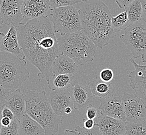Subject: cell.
Masks as SVG:
<instances>
[{
    "mask_svg": "<svg viewBox=\"0 0 146 135\" xmlns=\"http://www.w3.org/2000/svg\"><path fill=\"white\" fill-rule=\"evenodd\" d=\"M5 106H3L2 105H1V103H0V120L2 118V110H3V108L5 107Z\"/></svg>",
    "mask_w": 146,
    "mask_h": 135,
    "instance_id": "cell-37",
    "label": "cell"
},
{
    "mask_svg": "<svg viewBox=\"0 0 146 135\" xmlns=\"http://www.w3.org/2000/svg\"><path fill=\"white\" fill-rule=\"evenodd\" d=\"M126 135V134H124V135Z\"/></svg>",
    "mask_w": 146,
    "mask_h": 135,
    "instance_id": "cell-42",
    "label": "cell"
},
{
    "mask_svg": "<svg viewBox=\"0 0 146 135\" xmlns=\"http://www.w3.org/2000/svg\"><path fill=\"white\" fill-rule=\"evenodd\" d=\"M122 96H113L105 98H100V114L108 116L126 122V117L122 102Z\"/></svg>",
    "mask_w": 146,
    "mask_h": 135,
    "instance_id": "cell-12",
    "label": "cell"
},
{
    "mask_svg": "<svg viewBox=\"0 0 146 135\" xmlns=\"http://www.w3.org/2000/svg\"><path fill=\"white\" fill-rule=\"evenodd\" d=\"M2 1V0H0V6H1V4ZM3 24V21L2 20V18H1V15H0V26H1Z\"/></svg>",
    "mask_w": 146,
    "mask_h": 135,
    "instance_id": "cell-40",
    "label": "cell"
},
{
    "mask_svg": "<svg viewBox=\"0 0 146 135\" xmlns=\"http://www.w3.org/2000/svg\"><path fill=\"white\" fill-rule=\"evenodd\" d=\"M100 114L99 109H97L93 105L88 107L86 109V118L88 119L95 120Z\"/></svg>",
    "mask_w": 146,
    "mask_h": 135,
    "instance_id": "cell-29",
    "label": "cell"
},
{
    "mask_svg": "<svg viewBox=\"0 0 146 135\" xmlns=\"http://www.w3.org/2000/svg\"><path fill=\"white\" fill-rule=\"evenodd\" d=\"M1 127H2V124L1 123V120H0V132H1Z\"/></svg>",
    "mask_w": 146,
    "mask_h": 135,
    "instance_id": "cell-41",
    "label": "cell"
},
{
    "mask_svg": "<svg viewBox=\"0 0 146 135\" xmlns=\"http://www.w3.org/2000/svg\"><path fill=\"white\" fill-rule=\"evenodd\" d=\"M83 122L84 123V127L88 129L93 128L96 124V122L94 120L88 119V118L83 119Z\"/></svg>",
    "mask_w": 146,
    "mask_h": 135,
    "instance_id": "cell-32",
    "label": "cell"
},
{
    "mask_svg": "<svg viewBox=\"0 0 146 135\" xmlns=\"http://www.w3.org/2000/svg\"><path fill=\"white\" fill-rule=\"evenodd\" d=\"M19 43L26 59L36 68L38 76H54L53 65L62 54L52 22L51 15L27 21L17 27Z\"/></svg>",
    "mask_w": 146,
    "mask_h": 135,
    "instance_id": "cell-1",
    "label": "cell"
},
{
    "mask_svg": "<svg viewBox=\"0 0 146 135\" xmlns=\"http://www.w3.org/2000/svg\"><path fill=\"white\" fill-rule=\"evenodd\" d=\"M127 13L130 24L140 23L142 19L143 8L141 0H134L126 7L125 9Z\"/></svg>",
    "mask_w": 146,
    "mask_h": 135,
    "instance_id": "cell-22",
    "label": "cell"
},
{
    "mask_svg": "<svg viewBox=\"0 0 146 135\" xmlns=\"http://www.w3.org/2000/svg\"><path fill=\"white\" fill-rule=\"evenodd\" d=\"M130 62L134 66L135 70L129 73L130 86L139 98L146 95V65H138L133 58Z\"/></svg>",
    "mask_w": 146,
    "mask_h": 135,
    "instance_id": "cell-14",
    "label": "cell"
},
{
    "mask_svg": "<svg viewBox=\"0 0 146 135\" xmlns=\"http://www.w3.org/2000/svg\"><path fill=\"white\" fill-rule=\"evenodd\" d=\"M23 0H2L0 6V15L3 24L21 26L25 20L22 13Z\"/></svg>",
    "mask_w": 146,
    "mask_h": 135,
    "instance_id": "cell-9",
    "label": "cell"
},
{
    "mask_svg": "<svg viewBox=\"0 0 146 135\" xmlns=\"http://www.w3.org/2000/svg\"><path fill=\"white\" fill-rule=\"evenodd\" d=\"M23 1H25V0H23Z\"/></svg>",
    "mask_w": 146,
    "mask_h": 135,
    "instance_id": "cell-43",
    "label": "cell"
},
{
    "mask_svg": "<svg viewBox=\"0 0 146 135\" xmlns=\"http://www.w3.org/2000/svg\"><path fill=\"white\" fill-rule=\"evenodd\" d=\"M119 8L125 10L126 7L134 0H114Z\"/></svg>",
    "mask_w": 146,
    "mask_h": 135,
    "instance_id": "cell-31",
    "label": "cell"
},
{
    "mask_svg": "<svg viewBox=\"0 0 146 135\" xmlns=\"http://www.w3.org/2000/svg\"><path fill=\"white\" fill-rule=\"evenodd\" d=\"M0 52L11 53L22 60L26 59L20 45L17 27L11 24L6 34L0 33Z\"/></svg>",
    "mask_w": 146,
    "mask_h": 135,
    "instance_id": "cell-11",
    "label": "cell"
},
{
    "mask_svg": "<svg viewBox=\"0 0 146 135\" xmlns=\"http://www.w3.org/2000/svg\"><path fill=\"white\" fill-rule=\"evenodd\" d=\"M100 78L105 82H110L114 78V73L111 69L105 68L100 71Z\"/></svg>",
    "mask_w": 146,
    "mask_h": 135,
    "instance_id": "cell-28",
    "label": "cell"
},
{
    "mask_svg": "<svg viewBox=\"0 0 146 135\" xmlns=\"http://www.w3.org/2000/svg\"><path fill=\"white\" fill-rule=\"evenodd\" d=\"M79 9L82 31L97 47L103 48L116 36L111 24L112 15L102 0H85Z\"/></svg>",
    "mask_w": 146,
    "mask_h": 135,
    "instance_id": "cell-2",
    "label": "cell"
},
{
    "mask_svg": "<svg viewBox=\"0 0 146 135\" xmlns=\"http://www.w3.org/2000/svg\"><path fill=\"white\" fill-rule=\"evenodd\" d=\"M124 30L120 39L131 51L134 58L141 57L146 50V25L131 24Z\"/></svg>",
    "mask_w": 146,
    "mask_h": 135,
    "instance_id": "cell-7",
    "label": "cell"
},
{
    "mask_svg": "<svg viewBox=\"0 0 146 135\" xmlns=\"http://www.w3.org/2000/svg\"><path fill=\"white\" fill-rule=\"evenodd\" d=\"M57 39L62 54L73 59L78 66L93 62L95 57L97 46L82 30L59 35Z\"/></svg>",
    "mask_w": 146,
    "mask_h": 135,
    "instance_id": "cell-4",
    "label": "cell"
},
{
    "mask_svg": "<svg viewBox=\"0 0 146 135\" xmlns=\"http://www.w3.org/2000/svg\"><path fill=\"white\" fill-rule=\"evenodd\" d=\"M52 14L55 33L64 35L82 30L79 10L73 5L53 9Z\"/></svg>",
    "mask_w": 146,
    "mask_h": 135,
    "instance_id": "cell-6",
    "label": "cell"
},
{
    "mask_svg": "<svg viewBox=\"0 0 146 135\" xmlns=\"http://www.w3.org/2000/svg\"><path fill=\"white\" fill-rule=\"evenodd\" d=\"M140 99L143 101V102L145 103V105L146 106V95L145 96H144L143 98H141Z\"/></svg>",
    "mask_w": 146,
    "mask_h": 135,
    "instance_id": "cell-39",
    "label": "cell"
},
{
    "mask_svg": "<svg viewBox=\"0 0 146 135\" xmlns=\"http://www.w3.org/2000/svg\"><path fill=\"white\" fill-rule=\"evenodd\" d=\"M19 120L16 118L12 120L11 123L7 126H2L0 135H18Z\"/></svg>",
    "mask_w": 146,
    "mask_h": 135,
    "instance_id": "cell-25",
    "label": "cell"
},
{
    "mask_svg": "<svg viewBox=\"0 0 146 135\" xmlns=\"http://www.w3.org/2000/svg\"><path fill=\"white\" fill-rule=\"evenodd\" d=\"M29 77L25 60L11 53L0 52V84L7 91L20 89Z\"/></svg>",
    "mask_w": 146,
    "mask_h": 135,
    "instance_id": "cell-5",
    "label": "cell"
},
{
    "mask_svg": "<svg viewBox=\"0 0 146 135\" xmlns=\"http://www.w3.org/2000/svg\"><path fill=\"white\" fill-rule=\"evenodd\" d=\"M102 135L126 134V122L108 116L100 114L95 119Z\"/></svg>",
    "mask_w": 146,
    "mask_h": 135,
    "instance_id": "cell-16",
    "label": "cell"
},
{
    "mask_svg": "<svg viewBox=\"0 0 146 135\" xmlns=\"http://www.w3.org/2000/svg\"><path fill=\"white\" fill-rule=\"evenodd\" d=\"M76 130L78 132V135H102L100 131L99 126L96 123L92 129H88L84 127H81L78 126Z\"/></svg>",
    "mask_w": 146,
    "mask_h": 135,
    "instance_id": "cell-27",
    "label": "cell"
},
{
    "mask_svg": "<svg viewBox=\"0 0 146 135\" xmlns=\"http://www.w3.org/2000/svg\"><path fill=\"white\" fill-rule=\"evenodd\" d=\"M111 24L116 34L123 30L125 29L131 24L129 22L127 12L124 11L117 16L112 15L111 18Z\"/></svg>",
    "mask_w": 146,
    "mask_h": 135,
    "instance_id": "cell-23",
    "label": "cell"
},
{
    "mask_svg": "<svg viewBox=\"0 0 146 135\" xmlns=\"http://www.w3.org/2000/svg\"><path fill=\"white\" fill-rule=\"evenodd\" d=\"M64 135H78V132L75 130L66 129L64 131Z\"/></svg>",
    "mask_w": 146,
    "mask_h": 135,
    "instance_id": "cell-36",
    "label": "cell"
},
{
    "mask_svg": "<svg viewBox=\"0 0 146 135\" xmlns=\"http://www.w3.org/2000/svg\"><path fill=\"white\" fill-rule=\"evenodd\" d=\"M122 99L126 122L136 123L146 120V106L140 98L135 94L125 93Z\"/></svg>",
    "mask_w": 146,
    "mask_h": 135,
    "instance_id": "cell-8",
    "label": "cell"
},
{
    "mask_svg": "<svg viewBox=\"0 0 146 135\" xmlns=\"http://www.w3.org/2000/svg\"><path fill=\"white\" fill-rule=\"evenodd\" d=\"M68 89L70 91L73 100L74 109L85 110L93 105L94 96L89 85L76 79Z\"/></svg>",
    "mask_w": 146,
    "mask_h": 135,
    "instance_id": "cell-10",
    "label": "cell"
},
{
    "mask_svg": "<svg viewBox=\"0 0 146 135\" xmlns=\"http://www.w3.org/2000/svg\"><path fill=\"white\" fill-rule=\"evenodd\" d=\"M23 93L27 113L43 127L45 135H55L62 120L55 113L46 92L25 89Z\"/></svg>",
    "mask_w": 146,
    "mask_h": 135,
    "instance_id": "cell-3",
    "label": "cell"
},
{
    "mask_svg": "<svg viewBox=\"0 0 146 135\" xmlns=\"http://www.w3.org/2000/svg\"><path fill=\"white\" fill-rule=\"evenodd\" d=\"M50 105L57 116L62 118L65 115V110L70 107L74 108L73 102L68 89L52 91L48 97Z\"/></svg>",
    "mask_w": 146,
    "mask_h": 135,
    "instance_id": "cell-15",
    "label": "cell"
},
{
    "mask_svg": "<svg viewBox=\"0 0 146 135\" xmlns=\"http://www.w3.org/2000/svg\"><path fill=\"white\" fill-rule=\"evenodd\" d=\"M85 0H50V6L52 9L56 8L72 6L82 3Z\"/></svg>",
    "mask_w": 146,
    "mask_h": 135,
    "instance_id": "cell-26",
    "label": "cell"
},
{
    "mask_svg": "<svg viewBox=\"0 0 146 135\" xmlns=\"http://www.w3.org/2000/svg\"><path fill=\"white\" fill-rule=\"evenodd\" d=\"M12 122V120L7 117H2L1 119V123L2 124V126H9Z\"/></svg>",
    "mask_w": 146,
    "mask_h": 135,
    "instance_id": "cell-35",
    "label": "cell"
},
{
    "mask_svg": "<svg viewBox=\"0 0 146 135\" xmlns=\"http://www.w3.org/2000/svg\"><path fill=\"white\" fill-rule=\"evenodd\" d=\"M78 68V66L73 59L64 54H61L54 62L53 73L54 75L61 74L75 75Z\"/></svg>",
    "mask_w": 146,
    "mask_h": 135,
    "instance_id": "cell-18",
    "label": "cell"
},
{
    "mask_svg": "<svg viewBox=\"0 0 146 135\" xmlns=\"http://www.w3.org/2000/svg\"><path fill=\"white\" fill-rule=\"evenodd\" d=\"M52 11L50 0H25L22 5V13L27 21L49 16Z\"/></svg>",
    "mask_w": 146,
    "mask_h": 135,
    "instance_id": "cell-13",
    "label": "cell"
},
{
    "mask_svg": "<svg viewBox=\"0 0 146 135\" xmlns=\"http://www.w3.org/2000/svg\"><path fill=\"white\" fill-rule=\"evenodd\" d=\"M18 135H45L43 127L26 113L19 120Z\"/></svg>",
    "mask_w": 146,
    "mask_h": 135,
    "instance_id": "cell-20",
    "label": "cell"
},
{
    "mask_svg": "<svg viewBox=\"0 0 146 135\" xmlns=\"http://www.w3.org/2000/svg\"><path fill=\"white\" fill-rule=\"evenodd\" d=\"M141 58H142V62H143V63L146 62V52L144 53V54L141 56Z\"/></svg>",
    "mask_w": 146,
    "mask_h": 135,
    "instance_id": "cell-38",
    "label": "cell"
},
{
    "mask_svg": "<svg viewBox=\"0 0 146 135\" xmlns=\"http://www.w3.org/2000/svg\"><path fill=\"white\" fill-rule=\"evenodd\" d=\"M88 85L91 88L94 97L105 98L114 96L116 93L114 85L110 82L102 81L98 76H96Z\"/></svg>",
    "mask_w": 146,
    "mask_h": 135,
    "instance_id": "cell-19",
    "label": "cell"
},
{
    "mask_svg": "<svg viewBox=\"0 0 146 135\" xmlns=\"http://www.w3.org/2000/svg\"><path fill=\"white\" fill-rule=\"evenodd\" d=\"M5 107L11 110L15 118L18 120L25 115L26 113V101L24 94L20 89L10 93L6 99Z\"/></svg>",
    "mask_w": 146,
    "mask_h": 135,
    "instance_id": "cell-17",
    "label": "cell"
},
{
    "mask_svg": "<svg viewBox=\"0 0 146 135\" xmlns=\"http://www.w3.org/2000/svg\"><path fill=\"white\" fill-rule=\"evenodd\" d=\"M126 135H146V120L136 123L126 122Z\"/></svg>",
    "mask_w": 146,
    "mask_h": 135,
    "instance_id": "cell-24",
    "label": "cell"
},
{
    "mask_svg": "<svg viewBox=\"0 0 146 135\" xmlns=\"http://www.w3.org/2000/svg\"><path fill=\"white\" fill-rule=\"evenodd\" d=\"M48 87L52 91L55 90L67 89L76 80L75 75L61 74L46 79Z\"/></svg>",
    "mask_w": 146,
    "mask_h": 135,
    "instance_id": "cell-21",
    "label": "cell"
},
{
    "mask_svg": "<svg viewBox=\"0 0 146 135\" xmlns=\"http://www.w3.org/2000/svg\"><path fill=\"white\" fill-rule=\"evenodd\" d=\"M141 3L143 8L142 19L146 23V0H141Z\"/></svg>",
    "mask_w": 146,
    "mask_h": 135,
    "instance_id": "cell-34",
    "label": "cell"
},
{
    "mask_svg": "<svg viewBox=\"0 0 146 135\" xmlns=\"http://www.w3.org/2000/svg\"><path fill=\"white\" fill-rule=\"evenodd\" d=\"M11 92L7 91L2 85L0 84V103L5 106V103L7 97Z\"/></svg>",
    "mask_w": 146,
    "mask_h": 135,
    "instance_id": "cell-30",
    "label": "cell"
},
{
    "mask_svg": "<svg viewBox=\"0 0 146 135\" xmlns=\"http://www.w3.org/2000/svg\"><path fill=\"white\" fill-rule=\"evenodd\" d=\"M2 114L3 117H7L11 118L12 120L15 118V115L11 111V110H10L6 107H5L3 108L2 112Z\"/></svg>",
    "mask_w": 146,
    "mask_h": 135,
    "instance_id": "cell-33",
    "label": "cell"
}]
</instances>
